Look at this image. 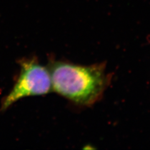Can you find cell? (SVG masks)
Segmentation results:
<instances>
[{"mask_svg":"<svg viewBox=\"0 0 150 150\" xmlns=\"http://www.w3.org/2000/svg\"><path fill=\"white\" fill-rule=\"evenodd\" d=\"M52 90L49 69L35 59L21 62V71L11 91L3 100L1 110H6L23 98L44 95Z\"/></svg>","mask_w":150,"mask_h":150,"instance_id":"obj_2","label":"cell"},{"mask_svg":"<svg viewBox=\"0 0 150 150\" xmlns=\"http://www.w3.org/2000/svg\"><path fill=\"white\" fill-rule=\"evenodd\" d=\"M48 69L52 90L80 105H92L100 100L110 80L105 64L81 66L52 62Z\"/></svg>","mask_w":150,"mask_h":150,"instance_id":"obj_1","label":"cell"}]
</instances>
